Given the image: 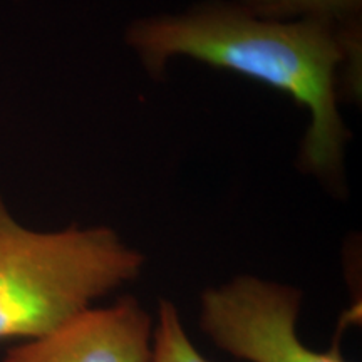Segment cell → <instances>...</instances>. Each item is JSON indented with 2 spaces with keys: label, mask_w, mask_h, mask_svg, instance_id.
Returning <instances> with one entry per match:
<instances>
[{
  "label": "cell",
  "mask_w": 362,
  "mask_h": 362,
  "mask_svg": "<svg viewBox=\"0 0 362 362\" xmlns=\"http://www.w3.org/2000/svg\"><path fill=\"white\" fill-rule=\"evenodd\" d=\"M300 305L297 288L242 275L203 292L200 325L218 349L247 362H347L298 339Z\"/></svg>",
  "instance_id": "cell-3"
},
{
  "label": "cell",
  "mask_w": 362,
  "mask_h": 362,
  "mask_svg": "<svg viewBox=\"0 0 362 362\" xmlns=\"http://www.w3.org/2000/svg\"><path fill=\"white\" fill-rule=\"evenodd\" d=\"M240 7L260 19L302 17V21L327 22L344 30H359L362 0H242Z\"/></svg>",
  "instance_id": "cell-5"
},
{
  "label": "cell",
  "mask_w": 362,
  "mask_h": 362,
  "mask_svg": "<svg viewBox=\"0 0 362 362\" xmlns=\"http://www.w3.org/2000/svg\"><path fill=\"white\" fill-rule=\"evenodd\" d=\"M128 42L151 74L173 56H189L282 90L309 107L312 123L302 163L315 173H336L347 131L337 111V69H359V30L320 21H270L242 7L208 6L185 16L136 22Z\"/></svg>",
  "instance_id": "cell-1"
},
{
  "label": "cell",
  "mask_w": 362,
  "mask_h": 362,
  "mask_svg": "<svg viewBox=\"0 0 362 362\" xmlns=\"http://www.w3.org/2000/svg\"><path fill=\"white\" fill-rule=\"evenodd\" d=\"M149 362H210L189 341L173 302L161 300Z\"/></svg>",
  "instance_id": "cell-6"
},
{
  "label": "cell",
  "mask_w": 362,
  "mask_h": 362,
  "mask_svg": "<svg viewBox=\"0 0 362 362\" xmlns=\"http://www.w3.org/2000/svg\"><path fill=\"white\" fill-rule=\"evenodd\" d=\"M143 267V253L107 226L35 232L0 197V341L47 336Z\"/></svg>",
  "instance_id": "cell-2"
},
{
  "label": "cell",
  "mask_w": 362,
  "mask_h": 362,
  "mask_svg": "<svg viewBox=\"0 0 362 362\" xmlns=\"http://www.w3.org/2000/svg\"><path fill=\"white\" fill-rule=\"evenodd\" d=\"M149 312L133 297L89 307L47 336L13 347L2 362H149Z\"/></svg>",
  "instance_id": "cell-4"
}]
</instances>
